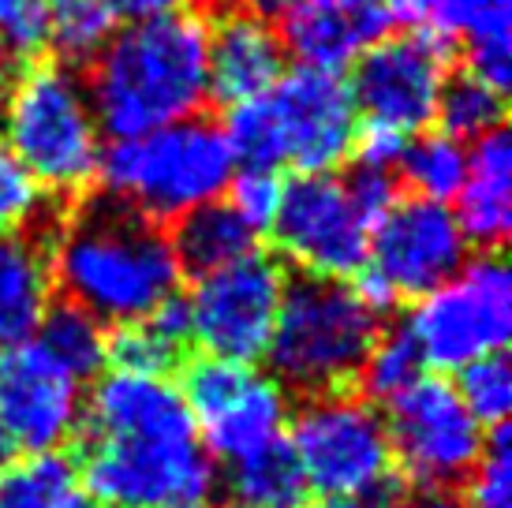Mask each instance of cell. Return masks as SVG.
<instances>
[{
    "label": "cell",
    "mask_w": 512,
    "mask_h": 508,
    "mask_svg": "<svg viewBox=\"0 0 512 508\" xmlns=\"http://www.w3.org/2000/svg\"><path fill=\"white\" fill-rule=\"evenodd\" d=\"M79 430V482L94 505L161 508L202 501L214 490V460L180 385L165 374H105L86 396Z\"/></svg>",
    "instance_id": "6da1fadb"
},
{
    "label": "cell",
    "mask_w": 512,
    "mask_h": 508,
    "mask_svg": "<svg viewBox=\"0 0 512 508\" xmlns=\"http://www.w3.org/2000/svg\"><path fill=\"white\" fill-rule=\"evenodd\" d=\"M53 288L101 325H131L180 296L184 269L169 232L101 195L75 206L45 243Z\"/></svg>",
    "instance_id": "7a4b0ae2"
},
{
    "label": "cell",
    "mask_w": 512,
    "mask_h": 508,
    "mask_svg": "<svg viewBox=\"0 0 512 508\" xmlns=\"http://www.w3.org/2000/svg\"><path fill=\"white\" fill-rule=\"evenodd\" d=\"M86 94L109 139L202 116L210 101L206 23L195 12L128 23L90 64Z\"/></svg>",
    "instance_id": "3957f363"
},
{
    "label": "cell",
    "mask_w": 512,
    "mask_h": 508,
    "mask_svg": "<svg viewBox=\"0 0 512 508\" xmlns=\"http://www.w3.org/2000/svg\"><path fill=\"white\" fill-rule=\"evenodd\" d=\"M232 172L236 157L221 124L191 116L146 135L113 139L101 150L98 184L105 198L161 225L225 198Z\"/></svg>",
    "instance_id": "277c9868"
},
{
    "label": "cell",
    "mask_w": 512,
    "mask_h": 508,
    "mask_svg": "<svg viewBox=\"0 0 512 508\" xmlns=\"http://www.w3.org/2000/svg\"><path fill=\"white\" fill-rule=\"evenodd\" d=\"M0 131V142L45 195H79L98 180L105 135L72 68L27 64L8 86Z\"/></svg>",
    "instance_id": "5b68a950"
},
{
    "label": "cell",
    "mask_w": 512,
    "mask_h": 508,
    "mask_svg": "<svg viewBox=\"0 0 512 508\" xmlns=\"http://www.w3.org/2000/svg\"><path fill=\"white\" fill-rule=\"evenodd\" d=\"M378 333V311L359 296L356 284L299 277L285 284V299L262 359L292 393H337L359 378Z\"/></svg>",
    "instance_id": "8992f818"
},
{
    "label": "cell",
    "mask_w": 512,
    "mask_h": 508,
    "mask_svg": "<svg viewBox=\"0 0 512 508\" xmlns=\"http://www.w3.org/2000/svg\"><path fill=\"white\" fill-rule=\"evenodd\" d=\"M288 449L307 490L322 497H359L397 479L385 415L363 393H318L288 415Z\"/></svg>",
    "instance_id": "52a82bcc"
},
{
    "label": "cell",
    "mask_w": 512,
    "mask_h": 508,
    "mask_svg": "<svg viewBox=\"0 0 512 508\" xmlns=\"http://www.w3.org/2000/svg\"><path fill=\"white\" fill-rule=\"evenodd\" d=\"M412 337L423 367L460 370L505 352L512 337V277L498 251L468 258L456 277L430 288L400 325Z\"/></svg>",
    "instance_id": "ba28073f"
},
{
    "label": "cell",
    "mask_w": 512,
    "mask_h": 508,
    "mask_svg": "<svg viewBox=\"0 0 512 508\" xmlns=\"http://www.w3.org/2000/svg\"><path fill=\"white\" fill-rule=\"evenodd\" d=\"M468 251L453 206L415 195L397 198V206L370 232L367 262L356 273V292L382 314L456 277L471 258Z\"/></svg>",
    "instance_id": "9c48e42d"
},
{
    "label": "cell",
    "mask_w": 512,
    "mask_h": 508,
    "mask_svg": "<svg viewBox=\"0 0 512 508\" xmlns=\"http://www.w3.org/2000/svg\"><path fill=\"white\" fill-rule=\"evenodd\" d=\"M184 393L206 456L217 464H236L251 452L285 441L288 389L255 363H232L202 355L184 370Z\"/></svg>",
    "instance_id": "30bf717a"
},
{
    "label": "cell",
    "mask_w": 512,
    "mask_h": 508,
    "mask_svg": "<svg viewBox=\"0 0 512 508\" xmlns=\"http://www.w3.org/2000/svg\"><path fill=\"white\" fill-rule=\"evenodd\" d=\"M393 467H400L415 486L449 490L468 479L471 464L486 445V426L464 408L456 385L441 378H419L389 400L385 415Z\"/></svg>",
    "instance_id": "8fae6325"
},
{
    "label": "cell",
    "mask_w": 512,
    "mask_h": 508,
    "mask_svg": "<svg viewBox=\"0 0 512 508\" xmlns=\"http://www.w3.org/2000/svg\"><path fill=\"white\" fill-rule=\"evenodd\" d=\"M285 284V266L262 251L202 273L195 292L184 299L191 337L214 359L255 363L273 337Z\"/></svg>",
    "instance_id": "7c38bea8"
},
{
    "label": "cell",
    "mask_w": 512,
    "mask_h": 508,
    "mask_svg": "<svg viewBox=\"0 0 512 508\" xmlns=\"http://www.w3.org/2000/svg\"><path fill=\"white\" fill-rule=\"evenodd\" d=\"M453 75V45L427 30H400L367 45L356 60L352 101L359 120L419 135L434 124L438 94Z\"/></svg>",
    "instance_id": "4fadbf2b"
},
{
    "label": "cell",
    "mask_w": 512,
    "mask_h": 508,
    "mask_svg": "<svg viewBox=\"0 0 512 508\" xmlns=\"http://www.w3.org/2000/svg\"><path fill=\"white\" fill-rule=\"evenodd\" d=\"M270 236L285 262L303 269V277L348 281L367 262L370 228L348 202L337 172H296L285 180Z\"/></svg>",
    "instance_id": "5bb4252c"
},
{
    "label": "cell",
    "mask_w": 512,
    "mask_h": 508,
    "mask_svg": "<svg viewBox=\"0 0 512 508\" xmlns=\"http://www.w3.org/2000/svg\"><path fill=\"white\" fill-rule=\"evenodd\" d=\"M258 101L270 120L277 165H292L296 172H337L352 157L359 113L341 71H285Z\"/></svg>",
    "instance_id": "9a60e30c"
},
{
    "label": "cell",
    "mask_w": 512,
    "mask_h": 508,
    "mask_svg": "<svg viewBox=\"0 0 512 508\" xmlns=\"http://www.w3.org/2000/svg\"><path fill=\"white\" fill-rule=\"evenodd\" d=\"M86 411L83 381L53 363L34 340L0 355V430L19 452H60L79 434Z\"/></svg>",
    "instance_id": "2e32d148"
},
{
    "label": "cell",
    "mask_w": 512,
    "mask_h": 508,
    "mask_svg": "<svg viewBox=\"0 0 512 508\" xmlns=\"http://www.w3.org/2000/svg\"><path fill=\"white\" fill-rule=\"evenodd\" d=\"M393 30L382 4L352 0H296L281 15V45L299 68L344 71L359 53Z\"/></svg>",
    "instance_id": "e0dca14e"
},
{
    "label": "cell",
    "mask_w": 512,
    "mask_h": 508,
    "mask_svg": "<svg viewBox=\"0 0 512 508\" xmlns=\"http://www.w3.org/2000/svg\"><path fill=\"white\" fill-rule=\"evenodd\" d=\"M285 45L273 23L247 12L221 15L206 27V79L210 98L225 109L270 94L285 75Z\"/></svg>",
    "instance_id": "ac0fdd59"
},
{
    "label": "cell",
    "mask_w": 512,
    "mask_h": 508,
    "mask_svg": "<svg viewBox=\"0 0 512 508\" xmlns=\"http://www.w3.org/2000/svg\"><path fill=\"white\" fill-rule=\"evenodd\" d=\"M453 202L468 247L498 251L512 228V139L505 127L468 146V176Z\"/></svg>",
    "instance_id": "d6986e66"
},
{
    "label": "cell",
    "mask_w": 512,
    "mask_h": 508,
    "mask_svg": "<svg viewBox=\"0 0 512 508\" xmlns=\"http://www.w3.org/2000/svg\"><path fill=\"white\" fill-rule=\"evenodd\" d=\"M53 292L45 243L30 232H0V344L34 337Z\"/></svg>",
    "instance_id": "ffe728a7"
},
{
    "label": "cell",
    "mask_w": 512,
    "mask_h": 508,
    "mask_svg": "<svg viewBox=\"0 0 512 508\" xmlns=\"http://www.w3.org/2000/svg\"><path fill=\"white\" fill-rule=\"evenodd\" d=\"M172 251L184 273H214V269L236 262L243 254L258 251V232L251 225H243V217L225 198H214L206 206H195L191 213L172 221Z\"/></svg>",
    "instance_id": "44dd1931"
},
{
    "label": "cell",
    "mask_w": 512,
    "mask_h": 508,
    "mask_svg": "<svg viewBox=\"0 0 512 508\" xmlns=\"http://www.w3.org/2000/svg\"><path fill=\"white\" fill-rule=\"evenodd\" d=\"M221 497H225V508H303L307 482L288 441L251 452L236 464H225Z\"/></svg>",
    "instance_id": "7402d4cb"
},
{
    "label": "cell",
    "mask_w": 512,
    "mask_h": 508,
    "mask_svg": "<svg viewBox=\"0 0 512 508\" xmlns=\"http://www.w3.org/2000/svg\"><path fill=\"white\" fill-rule=\"evenodd\" d=\"M191 325H187V303L184 296H172L161 303L143 322L120 325L109 337V359L116 370H135V374H165L180 363Z\"/></svg>",
    "instance_id": "603a6c76"
},
{
    "label": "cell",
    "mask_w": 512,
    "mask_h": 508,
    "mask_svg": "<svg viewBox=\"0 0 512 508\" xmlns=\"http://www.w3.org/2000/svg\"><path fill=\"white\" fill-rule=\"evenodd\" d=\"M86 501L79 467L64 452H23L0 464V508H75Z\"/></svg>",
    "instance_id": "cb8c5ba5"
},
{
    "label": "cell",
    "mask_w": 512,
    "mask_h": 508,
    "mask_svg": "<svg viewBox=\"0 0 512 508\" xmlns=\"http://www.w3.org/2000/svg\"><path fill=\"white\" fill-rule=\"evenodd\" d=\"M120 30L101 0H49L45 4V49L64 68H90Z\"/></svg>",
    "instance_id": "d4e9b609"
},
{
    "label": "cell",
    "mask_w": 512,
    "mask_h": 508,
    "mask_svg": "<svg viewBox=\"0 0 512 508\" xmlns=\"http://www.w3.org/2000/svg\"><path fill=\"white\" fill-rule=\"evenodd\" d=\"M30 340L79 381L101 374V367L109 363V333H105V325L98 318H90L86 311H79V307H72V303L49 307Z\"/></svg>",
    "instance_id": "484cf974"
},
{
    "label": "cell",
    "mask_w": 512,
    "mask_h": 508,
    "mask_svg": "<svg viewBox=\"0 0 512 508\" xmlns=\"http://www.w3.org/2000/svg\"><path fill=\"white\" fill-rule=\"evenodd\" d=\"M400 176L408 180L415 198L453 206L468 176V142L453 139L445 131H434V135L419 131L408 139V150L400 157Z\"/></svg>",
    "instance_id": "4316f807"
},
{
    "label": "cell",
    "mask_w": 512,
    "mask_h": 508,
    "mask_svg": "<svg viewBox=\"0 0 512 508\" xmlns=\"http://www.w3.org/2000/svg\"><path fill=\"white\" fill-rule=\"evenodd\" d=\"M434 120L441 124L445 135H453L460 142L483 139L490 131L505 127V90L490 86L471 71L449 75L438 94Z\"/></svg>",
    "instance_id": "83f0119b"
},
{
    "label": "cell",
    "mask_w": 512,
    "mask_h": 508,
    "mask_svg": "<svg viewBox=\"0 0 512 508\" xmlns=\"http://www.w3.org/2000/svg\"><path fill=\"white\" fill-rule=\"evenodd\" d=\"M419 30L449 45H468L483 34L512 30V0H427Z\"/></svg>",
    "instance_id": "f1b7e54d"
},
{
    "label": "cell",
    "mask_w": 512,
    "mask_h": 508,
    "mask_svg": "<svg viewBox=\"0 0 512 508\" xmlns=\"http://www.w3.org/2000/svg\"><path fill=\"white\" fill-rule=\"evenodd\" d=\"M423 374V359L415 352L412 337L404 329H393V333H378L374 348L367 352L363 367H359V385H363V396L367 400H393L400 389H408L415 378Z\"/></svg>",
    "instance_id": "f546056e"
},
{
    "label": "cell",
    "mask_w": 512,
    "mask_h": 508,
    "mask_svg": "<svg viewBox=\"0 0 512 508\" xmlns=\"http://www.w3.org/2000/svg\"><path fill=\"white\" fill-rule=\"evenodd\" d=\"M456 393L483 426H505L512 411V367L505 352L483 355L468 367H460Z\"/></svg>",
    "instance_id": "4dcf8cb0"
},
{
    "label": "cell",
    "mask_w": 512,
    "mask_h": 508,
    "mask_svg": "<svg viewBox=\"0 0 512 508\" xmlns=\"http://www.w3.org/2000/svg\"><path fill=\"white\" fill-rule=\"evenodd\" d=\"M225 195L228 206L243 217V225H251L255 232H270L273 217L281 210V198H285V176H281V169L236 165Z\"/></svg>",
    "instance_id": "1f68e13d"
},
{
    "label": "cell",
    "mask_w": 512,
    "mask_h": 508,
    "mask_svg": "<svg viewBox=\"0 0 512 508\" xmlns=\"http://www.w3.org/2000/svg\"><path fill=\"white\" fill-rule=\"evenodd\" d=\"M464 482L468 508H512V445L505 426H494V438H486Z\"/></svg>",
    "instance_id": "d6a6232c"
},
{
    "label": "cell",
    "mask_w": 512,
    "mask_h": 508,
    "mask_svg": "<svg viewBox=\"0 0 512 508\" xmlns=\"http://www.w3.org/2000/svg\"><path fill=\"white\" fill-rule=\"evenodd\" d=\"M42 206L45 191L0 142V232H27L42 217Z\"/></svg>",
    "instance_id": "836d02e7"
},
{
    "label": "cell",
    "mask_w": 512,
    "mask_h": 508,
    "mask_svg": "<svg viewBox=\"0 0 512 508\" xmlns=\"http://www.w3.org/2000/svg\"><path fill=\"white\" fill-rule=\"evenodd\" d=\"M45 53V0H0V60H34Z\"/></svg>",
    "instance_id": "e575fe53"
},
{
    "label": "cell",
    "mask_w": 512,
    "mask_h": 508,
    "mask_svg": "<svg viewBox=\"0 0 512 508\" xmlns=\"http://www.w3.org/2000/svg\"><path fill=\"white\" fill-rule=\"evenodd\" d=\"M344 191H348V202L356 206V213L363 217V225L374 232V225L382 221L385 213L397 206V176L382 169H367V165H356L352 176H344Z\"/></svg>",
    "instance_id": "d590c367"
},
{
    "label": "cell",
    "mask_w": 512,
    "mask_h": 508,
    "mask_svg": "<svg viewBox=\"0 0 512 508\" xmlns=\"http://www.w3.org/2000/svg\"><path fill=\"white\" fill-rule=\"evenodd\" d=\"M408 139H412V135H404L397 127L359 120L356 142H352V157H356V165L393 172V169H400V157L408 150Z\"/></svg>",
    "instance_id": "8d00e7d4"
},
{
    "label": "cell",
    "mask_w": 512,
    "mask_h": 508,
    "mask_svg": "<svg viewBox=\"0 0 512 508\" xmlns=\"http://www.w3.org/2000/svg\"><path fill=\"white\" fill-rule=\"evenodd\" d=\"M464 57H468L471 75H479L490 86L505 90L512 83V30L475 38V42L464 45Z\"/></svg>",
    "instance_id": "74e56055"
},
{
    "label": "cell",
    "mask_w": 512,
    "mask_h": 508,
    "mask_svg": "<svg viewBox=\"0 0 512 508\" xmlns=\"http://www.w3.org/2000/svg\"><path fill=\"white\" fill-rule=\"evenodd\" d=\"M109 12L116 15V23H150V19H169V15L191 12L199 0H101Z\"/></svg>",
    "instance_id": "f35d334b"
},
{
    "label": "cell",
    "mask_w": 512,
    "mask_h": 508,
    "mask_svg": "<svg viewBox=\"0 0 512 508\" xmlns=\"http://www.w3.org/2000/svg\"><path fill=\"white\" fill-rule=\"evenodd\" d=\"M404 505V490H400L397 479H389L385 486L378 490H370V494H359V497H322L318 505L311 508H400ZM307 508V505H303Z\"/></svg>",
    "instance_id": "ab89813d"
},
{
    "label": "cell",
    "mask_w": 512,
    "mask_h": 508,
    "mask_svg": "<svg viewBox=\"0 0 512 508\" xmlns=\"http://www.w3.org/2000/svg\"><path fill=\"white\" fill-rule=\"evenodd\" d=\"M228 4H232V12H247V15H258V19L273 23V19H281L296 0H228Z\"/></svg>",
    "instance_id": "60d3db41"
},
{
    "label": "cell",
    "mask_w": 512,
    "mask_h": 508,
    "mask_svg": "<svg viewBox=\"0 0 512 508\" xmlns=\"http://www.w3.org/2000/svg\"><path fill=\"white\" fill-rule=\"evenodd\" d=\"M400 508H468L460 497H453L449 490H427L423 497H415V501H404Z\"/></svg>",
    "instance_id": "b9f144b4"
},
{
    "label": "cell",
    "mask_w": 512,
    "mask_h": 508,
    "mask_svg": "<svg viewBox=\"0 0 512 508\" xmlns=\"http://www.w3.org/2000/svg\"><path fill=\"white\" fill-rule=\"evenodd\" d=\"M8 86H12V71H8V60H0V113H4V101H8Z\"/></svg>",
    "instance_id": "7bdbcfd3"
},
{
    "label": "cell",
    "mask_w": 512,
    "mask_h": 508,
    "mask_svg": "<svg viewBox=\"0 0 512 508\" xmlns=\"http://www.w3.org/2000/svg\"><path fill=\"white\" fill-rule=\"evenodd\" d=\"M12 441H8V434H4V430H0V464H4V460H12Z\"/></svg>",
    "instance_id": "ee69618b"
},
{
    "label": "cell",
    "mask_w": 512,
    "mask_h": 508,
    "mask_svg": "<svg viewBox=\"0 0 512 508\" xmlns=\"http://www.w3.org/2000/svg\"><path fill=\"white\" fill-rule=\"evenodd\" d=\"M161 508H206L202 501H172V505H161Z\"/></svg>",
    "instance_id": "f6af8a7d"
},
{
    "label": "cell",
    "mask_w": 512,
    "mask_h": 508,
    "mask_svg": "<svg viewBox=\"0 0 512 508\" xmlns=\"http://www.w3.org/2000/svg\"><path fill=\"white\" fill-rule=\"evenodd\" d=\"M75 508H94V501H90V497H86V501H79V505Z\"/></svg>",
    "instance_id": "bcb514c9"
},
{
    "label": "cell",
    "mask_w": 512,
    "mask_h": 508,
    "mask_svg": "<svg viewBox=\"0 0 512 508\" xmlns=\"http://www.w3.org/2000/svg\"><path fill=\"white\" fill-rule=\"evenodd\" d=\"M352 4H382V0H352ZM385 8V4H382Z\"/></svg>",
    "instance_id": "7dc6e473"
},
{
    "label": "cell",
    "mask_w": 512,
    "mask_h": 508,
    "mask_svg": "<svg viewBox=\"0 0 512 508\" xmlns=\"http://www.w3.org/2000/svg\"><path fill=\"white\" fill-rule=\"evenodd\" d=\"M45 4H49V0H45Z\"/></svg>",
    "instance_id": "c3c4849f"
}]
</instances>
